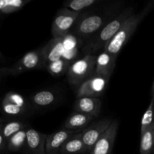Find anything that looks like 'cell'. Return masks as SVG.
Listing matches in <instances>:
<instances>
[{
  "label": "cell",
  "instance_id": "cell-14",
  "mask_svg": "<svg viewBox=\"0 0 154 154\" xmlns=\"http://www.w3.org/2000/svg\"><path fill=\"white\" fill-rule=\"evenodd\" d=\"M116 61V57L104 51L96 58L95 74L110 80L115 69Z\"/></svg>",
  "mask_w": 154,
  "mask_h": 154
},
{
  "label": "cell",
  "instance_id": "cell-12",
  "mask_svg": "<svg viewBox=\"0 0 154 154\" xmlns=\"http://www.w3.org/2000/svg\"><path fill=\"white\" fill-rule=\"evenodd\" d=\"M47 135L32 128L27 129L26 150L27 154H45Z\"/></svg>",
  "mask_w": 154,
  "mask_h": 154
},
{
  "label": "cell",
  "instance_id": "cell-7",
  "mask_svg": "<svg viewBox=\"0 0 154 154\" xmlns=\"http://www.w3.org/2000/svg\"><path fill=\"white\" fill-rule=\"evenodd\" d=\"M107 17L98 14H91L79 20L74 27V32L81 37H88L95 34L104 27Z\"/></svg>",
  "mask_w": 154,
  "mask_h": 154
},
{
  "label": "cell",
  "instance_id": "cell-31",
  "mask_svg": "<svg viewBox=\"0 0 154 154\" xmlns=\"http://www.w3.org/2000/svg\"><path fill=\"white\" fill-rule=\"evenodd\" d=\"M153 154H154V150H153Z\"/></svg>",
  "mask_w": 154,
  "mask_h": 154
},
{
  "label": "cell",
  "instance_id": "cell-3",
  "mask_svg": "<svg viewBox=\"0 0 154 154\" xmlns=\"http://www.w3.org/2000/svg\"><path fill=\"white\" fill-rule=\"evenodd\" d=\"M133 14H134V8L132 7H128L117 16L113 18L111 20L109 21L105 26H104L97 35V38L92 44L93 45L92 49L97 51L101 48H104V46L116 35L122 26Z\"/></svg>",
  "mask_w": 154,
  "mask_h": 154
},
{
  "label": "cell",
  "instance_id": "cell-9",
  "mask_svg": "<svg viewBox=\"0 0 154 154\" xmlns=\"http://www.w3.org/2000/svg\"><path fill=\"white\" fill-rule=\"evenodd\" d=\"M112 121L113 120L109 118L101 119L85 128L84 130L82 131V139L88 152H91L100 137L110 126Z\"/></svg>",
  "mask_w": 154,
  "mask_h": 154
},
{
  "label": "cell",
  "instance_id": "cell-21",
  "mask_svg": "<svg viewBox=\"0 0 154 154\" xmlns=\"http://www.w3.org/2000/svg\"><path fill=\"white\" fill-rule=\"evenodd\" d=\"M27 128L19 131L12 135L6 144V147L9 151H18L25 147L27 141Z\"/></svg>",
  "mask_w": 154,
  "mask_h": 154
},
{
  "label": "cell",
  "instance_id": "cell-22",
  "mask_svg": "<svg viewBox=\"0 0 154 154\" xmlns=\"http://www.w3.org/2000/svg\"><path fill=\"white\" fill-rule=\"evenodd\" d=\"M154 125V99L151 98L150 103L143 114L140 123V135Z\"/></svg>",
  "mask_w": 154,
  "mask_h": 154
},
{
  "label": "cell",
  "instance_id": "cell-28",
  "mask_svg": "<svg viewBox=\"0 0 154 154\" xmlns=\"http://www.w3.org/2000/svg\"><path fill=\"white\" fill-rule=\"evenodd\" d=\"M151 96H152V98L154 99V81L153 83H152V88H151Z\"/></svg>",
  "mask_w": 154,
  "mask_h": 154
},
{
  "label": "cell",
  "instance_id": "cell-20",
  "mask_svg": "<svg viewBox=\"0 0 154 154\" xmlns=\"http://www.w3.org/2000/svg\"><path fill=\"white\" fill-rule=\"evenodd\" d=\"M30 0H0V14H9L18 11Z\"/></svg>",
  "mask_w": 154,
  "mask_h": 154
},
{
  "label": "cell",
  "instance_id": "cell-25",
  "mask_svg": "<svg viewBox=\"0 0 154 154\" xmlns=\"http://www.w3.org/2000/svg\"><path fill=\"white\" fill-rule=\"evenodd\" d=\"M69 63L63 58L48 63L47 69L53 76H60L67 71Z\"/></svg>",
  "mask_w": 154,
  "mask_h": 154
},
{
  "label": "cell",
  "instance_id": "cell-16",
  "mask_svg": "<svg viewBox=\"0 0 154 154\" xmlns=\"http://www.w3.org/2000/svg\"><path fill=\"white\" fill-rule=\"evenodd\" d=\"M95 117L82 113L75 112L70 114L63 123V128L69 130H77L85 128Z\"/></svg>",
  "mask_w": 154,
  "mask_h": 154
},
{
  "label": "cell",
  "instance_id": "cell-17",
  "mask_svg": "<svg viewBox=\"0 0 154 154\" xmlns=\"http://www.w3.org/2000/svg\"><path fill=\"white\" fill-rule=\"evenodd\" d=\"M87 151L82 139L81 132L71 136L60 148L59 154H82Z\"/></svg>",
  "mask_w": 154,
  "mask_h": 154
},
{
  "label": "cell",
  "instance_id": "cell-24",
  "mask_svg": "<svg viewBox=\"0 0 154 154\" xmlns=\"http://www.w3.org/2000/svg\"><path fill=\"white\" fill-rule=\"evenodd\" d=\"M98 2V0H72L64 2V8L75 12L81 13L82 11L88 8Z\"/></svg>",
  "mask_w": 154,
  "mask_h": 154
},
{
  "label": "cell",
  "instance_id": "cell-13",
  "mask_svg": "<svg viewBox=\"0 0 154 154\" xmlns=\"http://www.w3.org/2000/svg\"><path fill=\"white\" fill-rule=\"evenodd\" d=\"M102 102L100 98H77L73 103V110L75 112L82 113L93 117L100 115Z\"/></svg>",
  "mask_w": 154,
  "mask_h": 154
},
{
  "label": "cell",
  "instance_id": "cell-4",
  "mask_svg": "<svg viewBox=\"0 0 154 154\" xmlns=\"http://www.w3.org/2000/svg\"><path fill=\"white\" fill-rule=\"evenodd\" d=\"M45 66L43 48L27 52L14 65L8 68V75L16 76L33 69H41Z\"/></svg>",
  "mask_w": 154,
  "mask_h": 154
},
{
  "label": "cell",
  "instance_id": "cell-27",
  "mask_svg": "<svg viewBox=\"0 0 154 154\" xmlns=\"http://www.w3.org/2000/svg\"><path fill=\"white\" fill-rule=\"evenodd\" d=\"M5 76H8V68H0V80Z\"/></svg>",
  "mask_w": 154,
  "mask_h": 154
},
{
  "label": "cell",
  "instance_id": "cell-2",
  "mask_svg": "<svg viewBox=\"0 0 154 154\" xmlns=\"http://www.w3.org/2000/svg\"><path fill=\"white\" fill-rule=\"evenodd\" d=\"M96 58L95 55L88 54L69 65L66 77L71 85L79 87L83 81L94 75Z\"/></svg>",
  "mask_w": 154,
  "mask_h": 154
},
{
  "label": "cell",
  "instance_id": "cell-5",
  "mask_svg": "<svg viewBox=\"0 0 154 154\" xmlns=\"http://www.w3.org/2000/svg\"><path fill=\"white\" fill-rule=\"evenodd\" d=\"M81 13L72 11L63 8L56 14L51 24V33L53 38H64L69 32Z\"/></svg>",
  "mask_w": 154,
  "mask_h": 154
},
{
  "label": "cell",
  "instance_id": "cell-6",
  "mask_svg": "<svg viewBox=\"0 0 154 154\" xmlns=\"http://www.w3.org/2000/svg\"><path fill=\"white\" fill-rule=\"evenodd\" d=\"M108 81L109 79L98 76L94 73V75L79 86L76 91V97L99 98L105 91Z\"/></svg>",
  "mask_w": 154,
  "mask_h": 154
},
{
  "label": "cell",
  "instance_id": "cell-19",
  "mask_svg": "<svg viewBox=\"0 0 154 154\" xmlns=\"http://www.w3.org/2000/svg\"><path fill=\"white\" fill-rule=\"evenodd\" d=\"M154 150V125L140 135V154H152Z\"/></svg>",
  "mask_w": 154,
  "mask_h": 154
},
{
  "label": "cell",
  "instance_id": "cell-29",
  "mask_svg": "<svg viewBox=\"0 0 154 154\" xmlns=\"http://www.w3.org/2000/svg\"><path fill=\"white\" fill-rule=\"evenodd\" d=\"M2 122H4V121H3V120H2V119L0 118V123H2Z\"/></svg>",
  "mask_w": 154,
  "mask_h": 154
},
{
  "label": "cell",
  "instance_id": "cell-8",
  "mask_svg": "<svg viewBox=\"0 0 154 154\" xmlns=\"http://www.w3.org/2000/svg\"><path fill=\"white\" fill-rule=\"evenodd\" d=\"M2 111L9 117H18L28 111V105L22 95L8 92L2 101Z\"/></svg>",
  "mask_w": 154,
  "mask_h": 154
},
{
  "label": "cell",
  "instance_id": "cell-18",
  "mask_svg": "<svg viewBox=\"0 0 154 154\" xmlns=\"http://www.w3.org/2000/svg\"><path fill=\"white\" fill-rule=\"evenodd\" d=\"M33 105L39 108H45L52 105L56 99V96L50 90H41L33 95L31 98Z\"/></svg>",
  "mask_w": 154,
  "mask_h": 154
},
{
  "label": "cell",
  "instance_id": "cell-15",
  "mask_svg": "<svg viewBox=\"0 0 154 154\" xmlns=\"http://www.w3.org/2000/svg\"><path fill=\"white\" fill-rule=\"evenodd\" d=\"M63 38H53V39H51L45 47H43L45 65L47 63H49L62 59L64 50Z\"/></svg>",
  "mask_w": 154,
  "mask_h": 154
},
{
  "label": "cell",
  "instance_id": "cell-30",
  "mask_svg": "<svg viewBox=\"0 0 154 154\" xmlns=\"http://www.w3.org/2000/svg\"><path fill=\"white\" fill-rule=\"evenodd\" d=\"M0 56H1V53H0Z\"/></svg>",
  "mask_w": 154,
  "mask_h": 154
},
{
  "label": "cell",
  "instance_id": "cell-26",
  "mask_svg": "<svg viewBox=\"0 0 154 154\" xmlns=\"http://www.w3.org/2000/svg\"><path fill=\"white\" fill-rule=\"evenodd\" d=\"M4 124V122L0 123V151L6 147V141L5 140L2 135V126Z\"/></svg>",
  "mask_w": 154,
  "mask_h": 154
},
{
  "label": "cell",
  "instance_id": "cell-10",
  "mask_svg": "<svg viewBox=\"0 0 154 154\" xmlns=\"http://www.w3.org/2000/svg\"><path fill=\"white\" fill-rule=\"evenodd\" d=\"M119 126V120H113L108 129L100 137L91 149L90 154H112Z\"/></svg>",
  "mask_w": 154,
  "mask_h": 154
},
{
  "label": "cell",
  "instance_id": "cell-11",
  "mask_svg": "<svg viewBox=\"0 0 154 154\" xmlns=\"http://www.w3.org/2000/svg\"><path fill=\"white\" fill-rule=\"evenodd\" d=\"M76 130H69L62 128L60 130L48 135L45 141V154H59L63 144L75 133Z\"/></svg>",
  "mask_w": 154,
  "mask_h": 154
},
{
  "label": "cell",
  "instance_id": "cell-23",
  "mask_svg": "<svg viewBox=\"0 0 154 154\" xmlns=\"http://www.w3.org/2000/svg\"><path fill=\"white\" fill-rule=\"evenodd\" d=\"M25 124L21 121L14 120V121L8 122L6 123H4L2 126V135L6 141V144L12 135L16 134L19 131L25 129Z\"/></svg>",
  "mask_w": 154,
  "mask_h": 154
},
{
  "label": "cell",
  "instance_id": "cell-1",
  "mask_svg": "<svg viewBox=\"0 0 154 154\" xmlns=\"http://www.w3.org/2000/svg\"><path fill=\"white\" fill-rule=\"evenodd\" d=\"M154 9V0H151L138 13H134L122 26L116 35L104 46V51L117 58L124 45L133 35L140 23Z\"/></svg>",
  "mask_w": 154,
  "mask_h": 154
}]
</instances>
